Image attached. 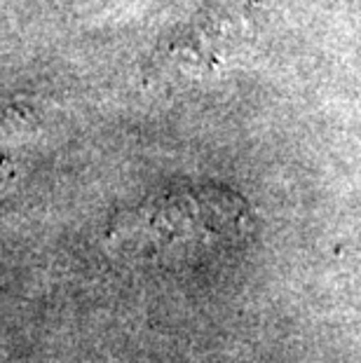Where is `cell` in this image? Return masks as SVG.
I'll list each match as a JSON object with an SVG mask.
<instances>
[{
  "instance_id": "6da1fadb",
  "label": "cell",
  "mask_w": 361,
  "mask_h": 363,
  "mask_svg": "<svg viewBox=\"0 0 361 363\" xmlns=\"http://www.w3.org/2000/svg\"><path fill=\"white\" fill-rule=\"evenodd\" d=\"M247 204L226 188H179L125 213L111 230L113 244L129 253H197L233 242L247 230Z\"/></svg>"
}]
</instances>
